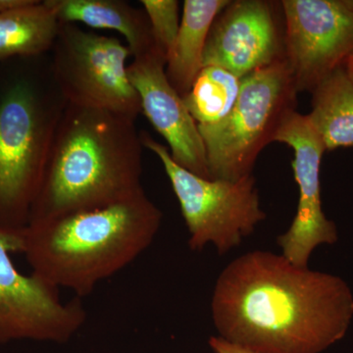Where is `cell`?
Returning a JSON list of instances; mask_svg holds the SVG:
<instances>
[{"label": "cell", "instance_id": "cell-6", "mask_svg": "<svg viewBox=\"0 0 353 353\" xmlns=\"http://www.w3.org/2000/svg\"><path fill=\"white\" fill-rule=\"evenodd\" d=\"M141 139L168 176L190 233V250L199 252L212 243L218 254H225L266 219L252 175L238 181L202 178L176 164L168 148L150 134L141 132Z\"/></svg>", "mask_w": 353, "mask_h": 353}, {"label": "cell", "instance_id": "cell-21", "mask_svg": "<svg viewBox=\"0 0 353 353\" xmlns=\"http://www.w3.org/2000/svg\"><path fill=\"white\" fill-rule=\"evenodd\" d=\"M345 69H353V55L350 59L347 60V63L345 65Z\"/></svg>", "mask_w": 353, "mask_h": 353}, {"label": "cell", "instance_id": "cell-18", "mask_svg": "<svg viewBox=\"0 0 353 353\" xmlns=\"http://www.w3.org/2000/svg\"><path fill=\"white\" fill-rule=\"evenodd\" d=\"M155 48L168 59L180 29V3L176 0H141Z\"/></svg>", "mask_w": 353, "mask_h": 353}, {"label": "cell", "instance_id": "cell-3", "mask_svg": "<svg viewBox=\"0 0 353 353\" xmlns=\"http://www.w3.org/2000/svg\"><path fill=\"white\" fill-rule=\"evenodd\" d=\"M161 221L143 190L104 208L31 223L23 231L22 253L32 274L81 299L141 256Z\"/></svg>", "mask_w": 353, "mask_h": 353}, {"label": "cell", "instance_id": "cell-1", "mask_svg": "<svg viewBox=\"0 0 353 353\" xmlns=\"http://www.w3.org/2000/svg\"><path fill=\"white\" fill-rule=\"evenodd\" d=\"M221 338L255 353H322L347 334L353 294L338 276L253 250L221 272L211 301Z\"/></svg>", "mask_w": 353, "mask_h": 353}, {"label": "cell", "instance_id": "cell-11", "mask_svg": "<svg viewBox=\"0 0 353 353\" xmlns=\"http://www.w3.org/2000/svg\"><path fill=\"white\" fill-rule=\"evenodd\" d=\"M284 57L275 6L264 0H236L213 23L202 67H221L243 79Z\"/></svg>", "mask_w": 353, "mask_h": 353}, {"label": "cell", "instance_id": "cell-10", "mask_svg": "<svg viewBox=\"0 0 353 353\" xmlns=\"http://www.w3.org/2000/svg\"><path fill=\"white\" fill-rule=\"evenodd\" d=\"M275 141L294 150L292 167L299 192L296 215L289 230L278 236L277 243L292 263L308 267L317 246L338 241L336 225L327 219L322 208L320 167L326 148L307 115L297 111L285 117Z\"/></svg>", "mask_w": 353, "mask_h": 353}, {"label": "cell", "instance_id": "cell-16", "mask_svg": "<svg viewBox=\"0 0 353 353\" xmlns=\"http://www.w3.org/2000/svg\"><path fill=\"white\" fill-rule=\"evenodd\" d=\"M59 25L50 7L38 0L0 13V62L48 54Z\"/></svg>", "mask_w": 353, "mask_h": 353}, {"label": "cell", "instance_id": "cell-4", "mask_svg": "<svg viewBox=\"0 0 353 353\" xmlns=\"http://www.w3.org/2000/svg\"><path fill=\"white\" fill-rule=\"evenodd\" d=\"M67 105L50 53L0 62V230L20 232L29 224Z\"/></svg>", "mask_w": 353, "mask_h": 353}, {"label": "cell", "instance_id": "cell-7", "mask_svg": "<svg viewBox=\"0 0 353 353\" xmlns=\"http://www.w3.org/2000/svg\"><path fill=\"white\" fill-rule=\"evenodd\" d=\"M50 57L55 81L68 103L132 119L141 113L138 92L128 76L132 52L119 39L60 23Z\"/></svg>", "mask_w": 353, "mask_h": 353}, {"label": "cell", "instance_id": "cell-20", "mask_svg": "<svg viewBox=\"0 0 353 353\" xmlns=\"http://www.w3.org/2000/svg\"><path fill=\"white\" fill-rule=\"evenodd\" d=\"M32 0H0V13L17 8V7L27 6Z\"/></svg>", "mask_w": 353, "mask_h": 353}, {"label": "cell", "instance_id": "cell-22", "mask_svg": "<svg viewBox=\"0 0 353 353\" xmlns=\"http://www.w3.org/2000/svg\"><path fill=\"white\" fill-rule=\"evenodd\" d=\"M347 72L348 76H350V80H352V83H353V69H350V70L347 69Z\"/></svg>", "mask_w": 353, "mask_h": 353}, {"label": "cell", "instance_id": "cell-8", "mask_svg": "<svg viewBox=\"0 0 353 353\" xmlns=\"http://www.w3.org/2000/svg\"><path fill=\"white\" fill-rule=\"evenodd\" d=\"M23 231L0 230V345L67 343L87 321V312L78 297L63 303L57 288L16 268L11 254L22 252Z\"/></svg>", "mask_w": 353, "mask_h": 353}, {"label": "cell", "instance_id": "cell-9", "mask_svg": "<svg viewBox=\"0 0 353 353\" xmlns=\"http://www.w3.org/2000/svg\"><path fill=\"white\" fill-rule=\"evenodd\" d=\"M285 57L297 92H311L353 55V0H283Z\"/></svg>", "mask_w": 353, "mask_h": 353}, {"label": "cell", "instance_id": "cell-17", "mask_svg": "<svg viewBox=\"0 0 353 353\" xmlns=\"http://www.w3.org/2000/svg\"><path fill=\"white\" fill-rule=\"evenodd\" d=\"M241 79L217 66H203L183 101L197 126L224 120L236 105Z\"/></svg>", "mask_w": 353, "mask_h": 353}, {"label": "cell", "instance_id": "cell-14", "mask_svg": "<svg viewBox=\"0 0 353 353\" xmlns=\"http://www.w3.org/2000/svg\"><path fill=\"white\" fill-rule=\"evenodd\" d=\"M230 0H185L178 37L168 59L167 78L181 97L190 92L202 69L211 27Z\"/></svg>", "mask_w": 353, "mask_h": 353}, {"label": "cell", "instance_id": "cell-5", "mask_svg": "<svg viewBox=\"0 0 353 353\" xmlns=\"http://www.w3.org/2000/svg\"><path fill=\"white\" fill-rule=\"evenodd\" d=\"M297 94L285 57L241 79L229 115L216 124L197 126L210 178L238 181L252 175L260 153L274 143L285 117L296 111Z\"/></svg>", "mask_w": 353, "mask_h": 353}, {"label": "cell", "instance_id": "cell-13", "mask_svg": "<svg viewBox=\"0 0 353 353\" xmlns=\"http://www.w3.org/2000/svg\"><path fill=\"white\" fill-rule=\"evenodd\" d=\"M60 23H83L112 30L126 39L132 57L154 50L152 28L145 11L122 0H44Z\"/></svg>", "mask_w": 353, "mask_h": 353}, {"label": "cell", "instance_id": "cell-15", "mask_svg": "<svg viewBox=\"0 0 353 353\" xmlns=\"http://www.w3.org/2000/svg\"><path fill=\"white\" fill-rule=\"evenodd\" d=\"M311 94L307 117L326 150L353 148V83L345 67L334 70Z\"/></svg>", "mask_w": 353, "mask_h": 353}, {"label": "cell", "instance_id": "cell-12", "mask_svg": "<svg viewBox=\"0 0 353 353\" xmlns=\"http://www.w3.org/2000/svg\"><path fill=\"white\" fill-rule=\"evenodd\" d=\"M166 57L157 48L134 58L128 76L138 92L141 113L169 145L172 159L185 170L211 179L203 141L183 97L165 72Z\"/></svg>", "mask_w": 353, "mask_h": 353}, {"label": "cell", "instance_id": "cell-19", "mask_svg": "<svg viewBox=\"0 0 353 353\" xmlns=\"http://www.w3.org/2000/svg\"><path fill=\"white\" fill-rule=\"evenodd\" d=\"M208 345L214 353H255L240 345L230 343L219 336H211L209 339Z\"/></svg>", "mask_w": 353, "mask_h": 353}, {"label": "cell", "instance_id": "cell-2", "mask_svg": "<svg viewBox=\"0 0 353 353\" xmlns=\"http://www.w3.org/2000/svg\"><path fill=\"white\" fill-rule=\"evenodd\" d=\"M134 121L68 103L51 143L29 224L104 208L143 190V145Z\"/></svg>", "mask_w": 353, "mask_h": 353}]
</instances>
